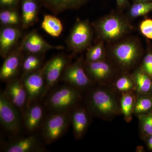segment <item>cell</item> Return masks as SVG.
Here are the masks:
<instances>
[{
  "label": "cell",
  "mask_w": 152,
  "mask_h": 152,
  "mask_svg": "<svg viewBox=\"0 0 152 152\" xmlns=\"http://www.w3.org/2000/svg\"><path fill=\"white\" fill-rule=\"evenodd\" d=\"M139 122V135L144 141L152 135V111L137 117Z\"/></svg>",
  "instance_id": "cell-30"
},
{
  "label": "cell",
  "mask_w": 152,
  "mask_h": 152,
  "mask_svg": "<svg viewBox=\"0 0 152 152\" xmlns=\"http://www.w3.org/2000/svg\"><path fill=\"white\" fill-rule=\"evenodd\" d=\"M41 27L48 34L54 37H59L63 31L61 21L54 16L49 15L44 16Z\"/></svg>",
  "instance_id": "cell-26"
},
{
  "label": "cell",
  "mask_w": 152,
  "mask_h": 152,
  "mask_svg": "<svg viewBox=\"0 0 152 152\" xmlns=\"http://www.w3.org/2000/svg\"><path fill=\"white\" fill-rule=\"evenodd\" d=\"M84 105L93 117L110 121L121 115L120 94L111 85H96L86 93Z\"/></svg>",
  "instance_id": "cell-1"
},
{
  "label": "cell",
  "mask_w": 152,
  "mask_h": 152,
  "mask_svg": "<svg viewBox=\"0 0 152 152\" xmlns=\"http://www.w3.org/2000/svg\"><path fill=\"white\" fill-rule=\"evenodd\" d=\"M136 99L135 92H130L120 94L121 114L126 123H130L132 121Z\"/></svg>",
  "instance_id": "cell-23"
},
{
  "label": "cell",
  "mask_w": 152,
  "mask_h": 152,
  "mask_svg": "<svg viewBox=\"0 0 152 152\" xmlns=\"http://www.w3.org/2000/svg\"><path fill=\"white\" fill-rule=\"evenodd\" d=\"M111 86L120 94L135 92V84L131 72H121L114 79Z\"/></svg>",
  "instance_id": "cell-22"
},
{
  "label": "cell",
  "mask_w": 152,
  "mask_h": 152,
  "mask_svg": "<svg viewBox=\"0 0 152 152\" xmlns=\"http://www.w3.org/2000/svg\"><path fill=\"white\" fill-rule=\"evenodd\" d=\"M107 58L106 44L102 41L94 42L86 51L85 60L86 61H98Z\"/></svg>",
  "instance_id": "cell-25"
},
{
  "label": "cell",
  "mask_w": 152,
  "mask_h": 152,
  "mask_svg": "<svg viewBox=\"0 0 152 152\" xmlns=\"http://www.w3.org/2000/svg\"><path fill=\"white\" fill-rule=\"evenodd\" d=\"M85 67L88 75L96 85H111L121 72L108 58L91 62L85 60Z\"/></svg>",
  "instance_id": "cell-9"
},
{
  "label": "cell",
  "mask_w": 152,
  "mask_h": 152,
  "mask_svg": "<svg viewBox=\"0 0 152 152\" xmlns=\"http://www.w3.org/2000/svg\"><path fill=\"white\" fill-rule=\"evenodd\" d=\"M147 149L152 152V135L147 137L144 140Z\"/></svg>",
  "instance_id": "cell-35"
},
{
  "label": "cell",
  "mask_w": 152,
  "mask_h": 152,
  "mask_svg": "<svg viewBox=\"0 0 152 152\" xmlns=\"http://www.w3.org/2000/svg\"><path fill=\"white\" fill-rule=\"evenodd\" d=\"M139 66L152 79V44L148 39H146L145 53Z\"/></svg>",
  "instance_id": "cell-31"
},
{
  "label": "cell",
  "mask_w": 152,
  "mask_h": 152,
  "mask_svg": "<svg viewBox=\"0 0 152 152\" xmlns=\"http://www.w3.org/2000/svg\"><path fill=\"white\" fill-rule=\"evenodd\" d=\"M136 152H145V147L142 145H138L136 149Z\"/></svg>",
  "instance_id": "cell-36"
},
{
  "label": "cell",
  "mask_w": 152,
  "mask_h": 152,
  "mask_svg": "<svg viewBox=\"0 0 152 152\" xmlns=\"http://www.w3.org/2000/svg\"><path fill=\"white\" fill-rule=\"evenodd\" d=\"M45 69V64L38 70L21 77L27 94L26 108L33 103L45 98L46 88Z\"/></svg>",
  "instance_id": "cell-11"
},
{
  "label": "cell",
  "mask_w": 152,
  "mask_h": 152,
  "mask_svg": "<svg viewBox=\"0 0 152 152\" xmlns=\"http://www.w3.org/2000/svg\"><path fill=\"white\" fill-rule=\"evenodd\" d=\"M137 94H152V79L139 66L132 72Z\"/></svg>",
  "instance_id": "cell-21"
},
{
  "label": "cell",
  "mask_w": 152,
  "mask_h": 152,
  "mask_svg": "<svg viewBox=\"0 0 152 152\" xmlns=\"http://www.w3.org/2000/svg\"><path fill=\"white\" fill-rule=\"evenodd\" d=\"M45 105L40 101L33 103L25 110L23 115V126L29 134L40 130L45 120Z\"/></svg>",
  "instance_id": "cell-15"
},
{
  "label": "cell",
  "mask_w": 152,
  "mask_h": 152,
  "mask_svg": "<svg viewBox=\"0 0 152 152\" xmlns=\"http://www.w3.org/2000/svg\"><path fill=\"white\" fill-rule=\"evenodd\" d=\"M152 12V2H132L126 10V15L131 21L141 17L147 16Z\"/></svg>",
  "instance_id": "cell-27"
},
{
  "label": "cell",
  "mask_w": 152,
  "mask_h": 152,
  "mask_svg": "<svg viewBox=\"0 0 152 152\" xmlns=\"http://www.w3.org/2000/svg\"><path fill=\"white\" fill-rule=\"evenodd\" d=\"M139 31L145 39L152 40V18L145 17L138 26Z\"/></svg>",
  "instance_id": "cell-32"
},
{
  "label": "cell",
  "mask_w": 152,
  "mask_h": 152,
  "mask_svg": "<svg viewBox=\"0 0 152 152\" xmlns=\"http://www.w3.org/2000/svg\"><path fill=\"white\" fill-rule=\"evenodd\" d=\"M60 80L83 93L86 92L96 85L86 72L85 67V57L83 56L66 66Z\"/></svg>",
  "instance_id": "cell-7"
},
{
  "label": "cell",
  "mask_w": 152,
  "mask_h": 152,
  "mask_svg": "<svg viewBox=\"0 0 152 152\" xmlns=\"http://www.w3.org/2000/svg\"><path fill=\"white\" fill-rule=\"evenodd\" d=\"M20 46L23 52L26 54H46L50 50L64 49L62 46L53 45L49 44L36 30L28 33L23 37Z\"/></svg>",
  "instance_id": "cell-14"
},
{
  "label": "cell",
  "mask_w": 152,
  "mask_h": 152,
  "mask_svg": "<svg viewBox=\"0 0 152 152\" xmlns=\"http://www.w3.org/2000/svg\"><path fill=\"white\" fill-rule=\"evenodd\" d=\"M152 111V94H136L134 115L137 117Z\"/></svg>",
  "instance_id": "cell-28"
},
{
  "label": "cell",
  "mask_w": 152,
  "mask_h": 152,
  "mask_svg": "<svg viewBox=\"0 0 152 152\" xmlns=\"http://www.w3.org/2000/svg\"><path fill=\"white\" fill-rule=\"evenodd\" d=\"M40 0H21V24L23 29H27L37 22Z\"/></svg>",
  "instance_id": "cell-19"
},
{
  "label": "cell",
  "mask_w": 152,
  "mask_h": 152,
  "mask_svg": "<svg viewBox=\"0 0 152 152\" xmlns=\"http://www.w3.org/2000/svg\"><path fill=\"white\" fill-rule=\"evenodd\" d=\"M95 38L94 42L102 41L110 44L131 35L135 27L125 13L116 9L92 23Z\"/></svg>",
  "instance_id": "cell-3"
},
{
  "label": "cell",
  "mask_w": 152,
  "mask_h": 152,
  "mask_svg": "<svg viewBox=\"0 0 152 152\" xmlns=\"http://www.w3.org/2000/svg\"><path fill=\"white\" fill-rule=\"evenodd\" d=\"M72 110L63 113H50L45 117L40 130L45 143L49 145L56 142L67 132L71 125Z\"/></svg>",
  "instance_id": "cell-6"
},
{
  "label": "cell",
  "mask_w": 152,
  "mask_h": 152,
  "mask_svg": "<svg viewBox=\"0 0 152 152\" xmlns=\"http://www.w3.org/2000/svg\"><path fill=\"white\" fill-rule=\"evenodd\" d=\"M21 0H0L1 9H17Z\"/></svg>",
  "instance_id": "cell-33"
},
{
  "label": "cell",
  "mask_w": 152,
  "mask_h": 152,
  "mask_svg": "<svg viewBox=\"0 0 152 152\" xmlns=\"http://www.w3.org/2000/svg\"><path fill=\"white\" fill-rule=\"evenodd\" d=\"M41 4L53 14L57 15L65 11L77 10L90 0H40Z\"/></svg>",
  "instance_id": "cell-20"
},
{
  "label": "cell",
  "mask_w": 152,
  "mask_h": 152,
  "mask_svg": "<svg viewBox=\"0 0 152 152\" xmlns=\"http://www.w3.org/2000/svg\"><path fill=\"white\" fill-rule=\"evenodd\" d=\"M22 37V32L18 26H3L0 31V55L4 58L16 48Z\"/></svg>",
  "instance_id": "cell-18"
},
{
  "label": "cell",
  "mask_w": 152,
  "mask_h": 152,
  "mask_svg": "<svg viewBox=\"0 0 152 152\" xmlns=\"http://www.w3.org/2000/svg\"><path fill=\"white\" fill-rule=\"evenodd\" d=\"M23 52L20 45L16 47L4 58V61L0 69L1 81L6 83L18 77L22 71L24 57Z\"/></svg>",
  "instance_id": "cell-13"
},
{
  "label": "cell",
  "mask_w": 152,
  "mask_h": 152,
  "mask_svg": "<svg viewBox=\"0 0 152 152\" xmlns=\"http://www.w3.org/2000/svg\"><path fill=\"white\" fill-rule=\"evenodd\" d=\"M4 91L11 102L19 109L23 117L26 108L28 96L21 77H18L6 83Z\"/></svg>",
  "instance_id": "cell-17"
},
{
  "label": "cell",
  "mask_w": 152,
  "mask_h": 152,
  "mask_svg": "<svg viewBox=\"0 0 152 152\" xmlns=\"http://www.w3.org/2000/svg\"><path fill=\"white\" fill-rule=\"evenodd\" d=\"M93 117L84 104H79L72 110L71 125L74 137L77 140H80L84 137Z\"/></svg>",
  "instance_id": "cell-16"
},
{
  "label": "cell",
  "mask_w": 152,
  "mask_h": 152,
  "mask_svg": "<svg viewBox=\"0 0 152 152\" xmlns=\"http://www.w3.org/2000/svg\"><path fill=\"white\" fill-rule=\"evenodd\" d=\"M0 22L2 26H18L21 23V17L20 16L17 9H1Z\"/></svg>",
  "instance_id": "cell-29"
},
{
  "label": "cell",
  "mask_w": 152,
  "mask_h": 152,
  "mask_svg": "<svg viewBox=\"0 0 152 152\" xmlns=\"http://www.w3.org/2000/svg\"><path fill=\"white\" fill-rule=\"evenodd\" d=\"M132 2H152V0H131Z\"/></svg>",
  "instance_id": "cell-37"
},
{
  "label": "cell",
  "mask_w": 152,
  "mask_h": 152,
  "mask_svg": "<svg viewBox=\"0 0 152 152\" xmlns=\"http://www.w3.org/2000/svg\"><path fill=\"white\" fill-rule=\"evenodd\" d=\"M94 31L88 20L78 19L71 29L66 43L73 56L86 51L92 45Z\"/></svg>",
  "instance_id": "cell-5"
},
{
  "label": "cell",
  "mask_w": 152,
  "mask_h": 152,
  "mask_svg": "<svg viewBox=\"0 0 152 152\" xmlns=\"http://www.w3.org/2000/svg\"><path fill=\"white\" fill-rule=\"evenodd\" d=\"M83 93L78 89L64 84L54 88L48 94L44 105L50 113L68 111L80 103Z\"/></svg>",
  "instance_id": "cell-4"
},
{
  "label": "cell",
  "mask_w": 152,
  "mask_h": 152,
  "mask_svg": "<svg viewBox=\"0 0 152 152\" xmlns=\"http://www.w3.org/2000/svg\"><path fill=\"white\" fill-rule=\"evenodd\" d=\"M72 59V56L61 53L56 55L45 63L46 88L45 98L61 80L64 70L71 63Z\"/></svg>",
  "instance_id": "cell-10"
},
{
  "label": "cell",
  "mask_w": 152,
  "mask_h": 152,
  "mask_svg": "<svg viewBox=\"0 0 152 152\" xmlns=\"http://www.w3.org/2000/svg\"><path fill=\"white\" fill-rule=\"evenodd\" d=\"M36 133L27 137L17 138L4 144L2 148L5 152H42L46 151L42 141Z\"/></svg>",
  "instance_id": "cell-12"
},
{
  "label": "cell",
  "mask_w": 152,
  "mask_h": 152,
  "mask_svg": "<svg viewBox=\"0 0 152 152\" xmlns=\"http://www.w3.org/2000/svg\"><path fill=\"white\" fill-rule=\"evenodd\" d=\"M107 58L121 72H131L140 64L145 49L138 37L127 36L106 44Z\"/></svg>",
  "instance_id": "cell-2"
},
{
  "label": "cell",
  "mask_w": 152,
  "mask_h": 152,
  "mask_svg": "<svg viewBox=\"0 0 152 152\" xmlns=\"http://www.w3.org/2000/svg\"><path fill=\"white\" fill-rule=\"evenodd\" d=\"M0 122L5 131L14 137L18 136L23 128L21 113L7 97L4 91L0 93Z\"/></svg>",
  "instance_id": "cell-8"
},
{
  "label": "cell",
  "mask_w": 152,
  "mask_h": 152,
  "mask_svg": "<svg viewBox=\"0 0 152 152\" xmlns=\"http://www.w3.org/2000/svg\"><path fill=\"white\" fill-rule=\"evenodd\" d=\"M45 54H27L24 57L22 68V75L38 70L44 65Z\"/></svg>",
  "instance_id": "cell-24"
},
{
  "label": "cell",
  "mask_w": 152,
  "mask_h": 152,
  "mask_svg": "<svg viewBox=\"0 0 152 152\" xmlns=\"http://www.w3.org/2000/svg\"><path fill=\"white\" fill-rule=\"evenodd\" d=\"M117 10L124 12L130 6V0H115Z\"/></svg>",
  "instance_id": "cell-34"
}]
</instances>
